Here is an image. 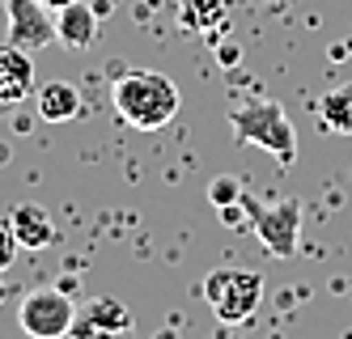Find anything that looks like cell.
<instances>
[{
    "label": "cell",
    "mask_w": 352,
    "mask_h": 339,
    "mask_svg": "<svg viewBox=\"0 0 352 339\" xmlns=\"http://www.w3.org/2000/svg\"><path fill=\"white\" fill-rule=\"evenodd\" d=\"M111 102L119 119L136 127V132H157V127L174 123L183 98H179V85L170 81L166 72H153V68H123L115 72L111 81Z\"/></svg>",
    "instance_id": "6da1fadb"
},
{
    "label": "cell",
    "mask_w": 352,
    "mask_h": 339,
    "mask_svg": "<svg viewBox=\"0 0 352 339\" xmlns=\"http://www.w3.org/2000/svg\"><path fill=\"white\" fill-rule=\"evenodd\" d=\"M230 127H234L246 144L263 149L267 157H276L280 166H293L297 162V132H293V123H289V115H285L280 102L250 98V102H242V107L230 111Z\"/></svg>",
    "instance_id": "7a4b0ae2"
},
{
    "label": "cell",
    "mask_w": 352,
    "mask_h": 339,
    "mask_svg": "<svg viewBox=\"0 0 352 339\" xmlns=\"http://www.w3.org/2000/svg\"><path fill=\"white\" fill-rule=\"evenodd\" d=\"M204 301L217 314V322H246L263 301V276L250 267H217L204 280Z\"/></svg>",
    "instance_id": "3957f363"
},
{
    "label": "cell",
    "mask_w": 352,
    "mask_h": 339,
    "mask_svg": "<svg viewBox=\"0 0 352 339\" xmlns=\"http://www.w3.org/2000/svg\"><path fill=\"white\" fill-rule=\"evenodd\" d=\"M17 322L30 339H64L72 335V322H77V305L64 289H34L21 297Z\"/></svg>",
    "instance_id": "277c9868"
},
{
    "label": "cell",
    "mask_w": 352,
    "mask_h": 339,
    "mask_svg": "<svg viewBox=\"0 0 352 339\" xmlns=\"http://www.w3.org/2000/svg\"><path fill=\"white\" fill-rule=\"evenodd\" d=\"M301 199H280V204H255L250 229L267 254L276 259H293L297 254V238H301Z\"/></svg>",
    "instance_id": "5b68a950"
},
{
    "label": "cell",
    "mask_w": 352,
    "mask_h": 339,
    "mask_svg": "<svg viewBox=\"0 0 352 339\" xmlns=\"http://www.w3.org/2000/svg\"><path fill=\"white\" fill-rule=\"evenodd\" d=\"M9 9V43L21 51H38L56 43V17L43 0H5Z\"/></svg>",
    "instance_id": "8992f818"
},
{
    "label": "cell",
    "mask_w": 352,
    "mask_h": 339,
    "mask_svg": "<svg viewBox=\"0 0 352 339\" xmlns=\"http://www.w3.org/2000/svg\"><path fill=\"white\" fill-rule=\"evenodd\" d=\"M34 94V60L21 47H0V115H13Z\"/></svg>",
    "instance_id": "52a82bcc"
},
{
    "label": "cell",
    "mask_w": 352,
    "mask_h": 339,
    "mask_svg": "<svg viewBox=\"0 0 352 339\" xmlns=\"http://www.w3.org/2000/svg\"><path fill=\"white\" fill-rule=\"evenodd\" d=\"M132 327V314L123 309L115 297H94L77 309V322H72V335L89 339V335H123Z\"/></svg>",
    "instance_id": "ba28073f"
},
{
    "label": "cell",
    "mask_w": 352,
    "mask_h": 339,
    "mask_svg": "<svg viewBox=\"0 0 352 339\" xmlns=\"http://www.w3.org/2000/svg\"><path fill=\"white\" fill-rule=\"evenodd\" d=\"M9 225L17 233L21 250H43V246L56 242V221H52V212H47L43 204H17L9 212Z\"/></svg>",
    "instance_id": "9c48e42d"
},
{
    "label": "cell",
    "mask_w": 352,
    "mask_h": 339,
    "mask_svg": "<svg viewBox=\"0 0 352 339\" xmlns=\"http://www.w3.org/2000/svg\"><path fill=\"white\" fill-rule=\"evenodd\" d=\"M94 39H98V13H94V5L72 0V5H64L56 13V43H64L72 51H85Z\"/></svg>",
    "instance_id": "30bf717a"
},
{
    "label": "cell",
    "mask_w": 352,
    "mask_h": 339,
    "mask_svg": "<svg viewBox=\"0 0 352 339\" xmlns=\"http://www.w3.org/2000/svg\"><path fill=\"white\" fill-rule=\"evenodd\" d=\"M34 107H38V119L47 123H68L81 115V89L72 81H47L34 94Z\"/></svg>",
    "instance_id": "8fae6325"
},
{
    "label": "cell",
    "mask_w": 352,
    "mask_h": 339,
    "mask_svg": "<svg viewBox=\"0 0 352 339\" xmlns=\"http://www.w3.org/2000/svg\"><path fill=\"white\" fill-rule=\"evenodd\" d=\"M230 21L225 0H179V25L187 34H217Z\"/></svg>",
    "instance_id": "7c38bea8"
},
{
    "label": "cell",
    "mask_w": 352,
    "mask_h": 339,
    "mask_svg": "<svg viewBox=\"0 0 352 339\" xmlns=\"http://www.w3.org/2000/svg\"><path fill=\"white\" fill-rule=\"evenodd\" d=\"M318 123L327 132H336V136H352V81L336 85L318 102Z\"/></svg>",
    "instance_id": "4fadbf2b"
},
{
    "label": "cell",
    "mask_w": 352,
    "mask_h": 339,
    "mask_svg": "<svg viewBox=\"0 0 352 339\" xmlns=\"http://www.w3.org/2000/svg\"><path fill=\"white\" fill-rule=\"evenodd\" d=\"M246 191H242V182L238 178H212L208 182V204L217 208V212H221V208H230V204H238Z\"/></svg>",
    "instance_id": "5bb4252c"
},
{
    "label": "cell",
    "mask_w": 352,
    "mask_h": 339,
    "mask_svg": "<svg viewBox=\"0 0 352 339\" xmlns=\"http://www.w3.org/2000/svg\"><path fill=\"white\" fill-rule=\"evenodd\" d=\"M17 233H13V225H9V217H0V272H5L13 259H17Z\"/></svg>",
    "instance_id": "9a60e30c"
},
{
    "label": "cell",
    "mask_w": 352,
    "mask_h": 339,
    "mask_svg": "<svg viewBox=\"0 0 352 339\" xmlns=\"http://www.w3.org/2000/svg\"><path fill=\"white\" fill-rule=\"evenodd\" d=\"M43 5H47V9H56V13H60L64 5H72V0H43Z\"/></svg>",
    "instance_id": "2e32d148"
},
{
    "label": "cell",
    "mask_w": 352,
    "mask_h": 339,
    "mask_svg": "<svg viewBox=\"0 0 352 339\" xmlns=\"http://www.w3.org/2000/svg\"><path fill=\"white\" fill-rule=\"evenodd\" d=\"M5 297H9V289H5V280H0V305H5Z\"/></svg>",
    "instance_id": "e0dca14e"
},
{
    "label": "cell",
    "mask_w": 352,
    "mask_h": 339,
    "mask_svg": "<svg viewBox=\"0 0 352 339\" xmlns=\"http://www.w3.org/2000/svg\"><path fill=\"white\" fill-rule=\"evenodd\" d=\"M157 339H174V331H162V335H157Z\"/></svg>",
    "instance_id": "ac0fdd59"
}]
</instances>
